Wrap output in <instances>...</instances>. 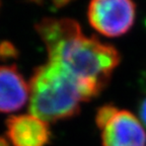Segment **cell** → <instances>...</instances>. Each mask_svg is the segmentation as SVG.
I'll return each instance as SVG.
<instances>
[{
	"instance_id": "cell-8",
	"label": "cell",
	"mask_w": 146,
	"mask_h": 146,
	"mask_svg": "<svg viewBox=\"0 0 146 146\" xmlns=\"http://www.w3.org/2000/svg\"><path fill=\"white\" fill-rule=\"evenodd\" d=\"M18 52L16 48L10 42L4 41L0 43V59L1 60H9L17 58Z\"/></svg>"
},
{
	"instance_id": "cell-2",
	"label": "cell",
	"mask_w": 146,
	"mask_h": 146,
	"mask_svg": "<svg viewBox=\"0 0 146 146\" xmlns=\"http://www.w3.org/2000/svg\"><path fill=\"white\" fill-rule=\"evenodd\" d=\"M84 102L77 83L61 67L49 62L36 67L30 82L29 110L45 122H58L79 114Z\"/></svg>"
},
{
	"instance_id": "cell-3",
	"label": "cell",
	"mask_w": 146,
	"mask_h": 146,
	"mask_svg": "<svg viewBox=\"0 0 146 146\" xmlns=\"http://www.w3.org/2000/svg\"><path fill=\"white\" fill-rule=\"evenodd\" d=\"M136 17L133 0H90L87 18L98 33L108 38H117L132 29Z\"/></svg>"
},
{
	"instance_id": "cell-4",
	"label": "cell",
	"mask_w": 146,
	"mask_h": 146,
	"mask_svg": "<svg viewBox=\"0 0 146 146\" xmlns=\"http://www.w3.org/2000/svg\"><path fill=\"white\" fill-rule=\"evenodd\" d=\"M100 131L103 146H146L143 124L126 110H118Z\"/></svg>"
},
{
	"instance_id": "cell-7",
	"label": "cell",
	"mask_w": 146,
	"mask_h": 146,
	"mask_svg": "<svg viewBox=\"0 0 146 146\" xmlns=\"http://www.w3.org/2000/svg\"><path fill=\"white\" fill-rule=\"evenodd\" d=\"M117 111L118 109L112 104H107L98 108L96 115V126L100 128V130L111 120Z\"/></svg>"
},
{
	"instance_id": "cell-6",
	"label": "cell",
	"mask_w": 146,
	"mask_h": 146,
	"mask_svg": "<svg viewBox=\"0 0 146 146\" xmlns=\"http://www.w3.org/2000/svg\"><path fill=\"white\" fill-rule=\"evenodd\" d=\"M30 100V84L15 65L0 66V113H13Z\"/></svg>"
},
{
	"instance_id": "cell-9",
	"label": "cell",
	"mask_w": 146,
	"mask_h": 146,
	"mask_svg": "<svg viewBox=\"0 0 146 146\" xmlns=\"http://www.w3.org/2000/svg\"><path fill=\"white\" fill-rule=\"evenodd\" d=\"M138 115H139L140 121L143 124L144 127H146V94L142 96L139 100L138 105Z\"/></svg>"
},
{
	"instance_id": "cell-13",
	"label": "cell",
	"mask_w": 146,
	"mask_h": 146,
	"mask_svg": "<svg viewBox=\"0 0 146 146\" xmlns=\"http://www.w3.org/2000/svg\"><path fill=\"white\" fill-rule=\"evenodd\" d=\"M0 6H1V1H0Z\"/></svg>"
},
{
	"instance_id": "cell-11",
	"label": "cell",
	"mask_w": 146,
	"mask_h": 146,
	"mask_svg": "<svg viewBox=\"0 0 146 146\" xmlns=\"http://www.w3.org/2000/svg\"><path fill=\"white\" fill-rule=\"evenodd\" d=\"M0 146H9L8 141L3 137H0Z\"/></svg>"
},
{
	"instance_id": "cell-1",
	"label": "cell",
	"mask_w": 146,
	"mask_h": 146,
	"mask_svg": "<svg viewBox=\"0 0 146 146\" xmlns=\"http://www.w3.org/2000/svg\"><path fill=\"white\" fill-rule=\"evenodd\" d=\"M36 31L45 43L49 62L74 79L84 102L92 100L109 84L121 55L111 44L86 36L72 18H43Z\"/></svg>"
},
{
	"instance_id": "cell-10",
	"label": "cell",
	"mask_w": 146,
	"mask_h": 146,
	"mask_svg": "<svg viewBox=\"0 0 146 146\" xmlns=\"http://www.w3.org/2000/svg\"><path fill=\"white\" fill-rule=\"evenodd\" d=\"M51 1H52V4L54 8L60 9V8H63V7L67 6L68 4H70L74 0H51Z\"/></svg>"
},
{
	"instance_id": "cell-5",
	"label": "cell",
	"mask_w": 146,
	"mask_h": 146,
	"mask_svg": "<svg viewBox=\"0 0 146 146\" xmlns=\"http://www.w3.org/2000/svg\"><path fill=\"white\" fill-rule=\"evenodd\" d=\"M6 128L12 146H46L51 140L48 123L31 114L10 117Z\"/></svg>"
},
{
	"instance_id": "cell-12",
	"label": "cell",
	"mask_w": 146,
	"mask_h": 146,
	"mask_svg": "<svg viewBox=\"0 0 146 146\" xmlns=\"http://www.w3.org/2000/svg\"><path fill=\"white\" fill-rule=\"evenodd\" d=\"M32 1H35V2H41L43 0H32Z\"/></svg>"
},
{
	"instance_id": "cell-14",
	"label": "cell",
	"mask_w": 146,
	"mask_h": 146,
	"mask_svg": "<svg viewBox=\"0 0 146 146\" xmlns=\"http://www.w3.org/2000/svg\"><path fill=\"white\" fill-rule=\"evenodd\" d=\"M145 27H146V21H145Z\"/></svg>"
}]
</instances>
